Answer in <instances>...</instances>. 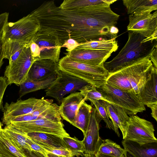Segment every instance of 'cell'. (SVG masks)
<instances>
[{
    "label": "cell",
    "instance_id": "f35d334b",
    "mask_svg": "<svg viewBox=\"0 0 157 157\" xmlns=\"http://www.w3.org/2000/svg\"><path fill=\"white\" fill-rule=\"evenodd\" d=\"M22 152L26 157H46L42 153L33 150L24 149Z\"/></svg>",
    "mask_w": 157,
    "mask_h": 157
},
{
    "label": "cell",
    "instance_id": "7a4b0ae2",
    "mask_svg": "<svg viewBox=\"0 0 157 157\" xmlns=\"http://www.w3.org/2000/svg\"><path fill=\"white\" fill-rule=\"evenodd\" d=\"M145 38L139 34L131 31L128 32V40L123 48L112 60L103 64L104 67L109 74L150 57L154 48L157 46V40L142 43Z\"/></svg>",
    "mask_w": 157,
    "mask_h": 157
},
{
    "label": "cell",
    "instance_id": "f546056e",
    "mask_svg": "<svg viewBox=\"0 0 157 157\" xmlns=\"http://www.w3.org/2000/svg\"><path fill=\"white\" fill-rule=\"evenodd\" d=\"M125 151L124 148L111 140H102L97 153L114 157H121Z\"/></svg>",
    "mask_w": 157,
    "mask_h": 157
},
{
    "label": "cell",
    "instance_id": "5bb4252c",
    "mask_svg": "<svg viewBox=\"0 0 157 157\" xmlns=\"http://www.w3.org/2000/svg\"><path fill=\"white\" fill-rule=\"evenodd\" d=\"M128 31L139 34L145 38L151 35L157 29V11L153 13L130 14L128 16Z\"/></svg>",
    "mask_w": 157,
    "mask_h": 157
},
{
    "label": "cell",
    "instance_id": "f6af8a7d",
    "mask_svg": "<svg viewBox=\"0 0 157 157\" xmlns=\"http://www.w3.org/2000/svg\"><path fill=\"white\" fill-rule=\"evenodd\" d=\"M121 157H135L127 151L125 150Z\"/></svg>",
    "mask_w": 157,
    "mask_h": 157
},
{
    "label": "cell",
    "instance_id": "ba28073f",
    "mask_svg": "<svg viewBox=\"0 0 157 157\" xmlns=\"http://www.w3.org/2000/svg\"><path fill=\"white\" fill-rule=\"evenodd\" d=\"M40 29L38 20L30 13L16 22H8L4 26L2 40L29 44Z\"/></svg>",
    "mask_w": 157,
    "mask_h": 157
},
{
    "label": "cell",
    "instance_id": "30bf717a",
    "mask_svg": "<svg viewBox=\"0 0 157 157\" xmlns=\"http://www.w3.org/2000/svg\"><path fill=\"white\" fill-rule=\"evenodd\" d=\"M155 129L150 121L133 115L129 117L126 134L124 139L140 144L157 142L154 134Z\"/></svg>",
    "mask_w": 157,
    "mask_h": 157
},
{
    "label": "cell",
    "instance_id": "b9f144b4",
    "mask_svg": "<svg viewBox=\"0 0 157 157\" xmlns=\"http://www.w3.org/2000/svg\"><path fill=\"white\" fill-rule=\"evenodd\" d=\"M151 110V116L157 121V104H155L152 105L150 108Z\"/></svg>",
    "mask_w": 157,
    "mask_h": 157
},
{
    "label": "cell",
    "instance_id": "8d00e7d4",
    "mask_svg": "<svg viewBox=\"0 0 157 157\" xmlns=\"http://www.w3.org/2000/svg\"><path fill=\"white\" fill-rule=\"evenodd\" d=\"M9 13L5 12L0 14V40L2 39L5 26L8 22Z\"/></svg>",
    "mask_w": 157,
    "mask_h": 157
},
{
    "label": "cell",
    "instance_id": "8fae6325",
    "mask_svg": "<svg viewBox=\"0 0 157 157\" xmlns=\"http://www.w3.org/2000/svg\"><path fill=\"white\" fill-rule=\"evenodd\" d=\"M52 99L31 98L25 100H19L10 104L6 102L2 109L3 112L2 123L6 124L11 118L31 113L48 104L53 103Z\"/></svg>",
    "mask_w": 157,
    "mask_h": 157
},
{
    "label": "cell",
    "instance_id": "60d3db41",
    "mask_svg": "<svg viewBox=\"0 0 157 157\" xmlns=\"http://www.w3.org/2000/svg\"><path fill=\"white\" fill-rule=\"evenodd\" d=\"M4 59H5V56L3 48V41L2 40H0V68L3 63Z\"/></svg>",
    "mask_w": 157,
    "mask_h": 157
},
{
    "label": "cell",
    "instance_id": "e0dca14e",
    "mask_svg": "<svg viewBox=\"0 0 157 157\" xmlns=\"http://www.w3.org/2000/svg\"><path fill=\"white\" fill-rule=\"evenodd\" d=\"M58 63L50 59H42L33 62L27 79L38 81L44 79L57 73Z\"/></svg>",
    "mask_w": 157,
    "mask_h": 157
},
{
    "label": "cell",
    "instance_id": "5b68a950",
    "mask_svg": "<svg viewBox=\"0 0 157 157\" xmlns=\"http://www.w3.org/2000/svg\"><path fill=\"white\" fill-rule=\"evenodd\" d=\"M61 46L56 35L40 28L29 44L33 62L50 59L58 63Z\"/></svg>",
    "mask_w": 157,
    "mask_h": 157
},
{
    "label": "cell",
    "instance_id": "9c48e42d",
    "mask_svg": "<svg viewBox=\"0 0 157 157\" xmlns=\"http://www.w3.org/2000/svg\"><path fill=\"white\" fill-rule=\"evenodd\" d=\"M89 84L83 79L59 70L56 79L45 90V96L55 98L60 104L65 95L79 91Z\"/></svg>",
    "mask_w": 157,
    "mask_h": 157
},
{
    "label": "cell",
    "instance_id": "3957f363",
    "mask_svg": "<svg viewBox=\"0 0 157 157\" xmlns=\"http://www.w3.org/2000/svg\"><path fill=\"white\" fill-rule=\"evenodd\" d=\"M153 65L149 57L109 74L107 83L121 90L138 94L145 82L147 74Z\"/></svg>",
    "mask_w": 157,
    "mask_h": 157
},
{
    "label": "cell",
    "instance_id": "2e32d148",
    "mask_svg": "<svg viewBox=\"0 0 157 157\" xmlns=\"http://www.w3.org/2000/svg\"><path fill=\"white\" fill-rule=\"evenodd\" d=\"M136 95L140 102L148 107L157 104V68L153 65L148 71L144 85Z\"/></svg>",
    "mask_w": 157,
    "mask_h": 157
},
{
    "label": "cell",
    "instance_id": "603a6c76",
    "mask_svg": "<svg viewBox=\"0 0 157 157\" xmlns=\"http://www.w3.org/2000/svg\"><path fill=\"white\" fill-rule=\"evenodd\" d=\"M58 72L49 78L42 80L35 81L27 79L19 85L20 98L28 93L47 88L57 78Z\"/></svg>",
    "mask_w": 157,
    "mask_h": 157
},
{
    "label": "cell",
    "instance_id": "c3c4849f",
    "mask_svg": "<svg viewBox=\"0 0 157 157\" xmlns=\"http://www.w3.org/2000/svg\"></svg>",
    "mask_w": 157,
    "mask_h": 157
},
{
    "label": "cell",
    "instance_id": "e575fe53",
    "mask_svg": "<svg viewBox=\"0 0 157 157\" xmlns=\"http://www.w3.org/2000/svg\"><path fill=\"white\" fill-rule=\"evenodd\" d=\"M9 85L8 80L5 76H0V109L3 106V98L6 90Z\"/></svg>",
    "mask_w": 157,
    "mask_h": 157
},
{
    "label": "cell",
    "instance_id": "7bdbcfd3",
    "mask_svg": "<svg viewBox=\"0 0 157 157\" xmlns=\"http://www.w3.org/2000/svg\"><path fill=\"white\" fill-rule=\"evenodd\" d=\"M157 40V29L155 30L153 33L148 37L146 38L142 41L144 43L151 40Z\"/></svg>",
    "mask_w": 157,
    "mask_h": 157
},
{
    "label": "cell",
    "instance_id": "8992f818",
    "mask_svg": "<svg viewBox=\"0 0 157 157\" xmlns=\"http://www.w3.org/2000/svg\"><path fill=\"white\" fill-rule=\"evenodd\" d=\"M8 124L26 134L39 132L54 134L61 137L70 136L64 128L59 110L35 120L11 122Z\"/></svg>",
    "mask_w": 157,
    "mask_h": 157
},
{
    "label": "cell",
    "instance_id": "836d02e7",
    "mask_svg": "<svg viewBox=\"0 0 157 157\" xmlns=\"http://www.w3.org/2000/svg\"><path fill=\"white\" fill-rule=\"evenodd\" d=\"M41 147L48 152L65 157H73L71 152L67 149H52L44 147Z\"/></svg>",
    "mask_w": 157,
    "mask_h": 157
},
{
    "label": "cell",
    "instance_id": "ee69618b",
    "mask_svg": "<svg viewBox=\"0 0 157 157\" xmlns=\"http://www.w3.org/2000/svg\"><path fill=\"white\" fill-rule=\"evenodd\" d=\"M118 32V29L115 26H112L110 27L109 32L111 34L117 36V34Z\"/></svg>",
    "mask_w": 157,
    "mask_h": 157
},
{
    "label": "cell",
    "instance_id": "ab89813d",
    "mask_svg": "<svg viewBox=\"0 0 157 157\" xmlns=\"http://www.w3.org/2000/svg\"><path fill=\"white\" fill-rule=\"evenodd\" d=\"M149 59L154 66L157 68V46L154 48L149 57Z\"/></svg>",
    "mask_w": 157,
    "mask_h": 157
},
{
    "label": "cell",
    "instance_id": "7402d4cb",
    "mask_svg": "<svg viewBox=\"0 0 157 157\" xmlns=\"http://www.w3.org/2000/svg\"><path fill=\"white\" fill-rule=\"evenodd\" d=\"M128 14L151 13L157 10V0H123Z\"/></svg>",
    "mask_w": 157,
    "mask_h": 157
},
{
    "label": "cell",
    "instance_id": "d6a6232c",
    "mask_svg": "<svg viewBox=\"0 0 157 157\" xmlns=\"http://www.w3.org/2000/svg\"><path fill=\"white\" fill-rule=\"evenodd\" d=\"M91 105H94L97 109L102 120L105 122L107 128L114 131L113 124L109 117L106 107L102 100H98L91 103Z\"/></svg>",
    "mask_w": 157,
    "mask_h": 157
},
{
    "label": "cell",
    "instance_id": "bcb514c9",
    "mask_svg": "<svg viewBox=\"0 0 157 157\" xmlns=\"http://www.w3.org/2000/svg\"><path fill=\"white\" fill-rule=\"evenodd\" d=\"M47 157H65L64 156L57 155L48 152H47Z\"/></svg>",
    "mask_w": 157,
    "mask_h": 157
},
{
    "label": "cell",
    "instance_id": "52a82bcc",
    "mask_svg": "<svg viewBox=\"0 0 157 157\" xmlns=\"http://www.w3.org/2000/svg\"><path fill=\"white\" fill-rule=\"evenodd\" d=\"M96 89L108 102L121 107L129 117L146 110L145 106L140 102L136 94L133 91L121 90L106 82Z\"/></svg>",
    "mask_w": 157,
    "mask_h": 157
},
{
    "label": "cell",
    "instance_id": "9a60e30c",
    "mask_svg": "<svg viewBox=\"0 0 157 157\" xmlns=\"http://www.w3.org/2000/svg\"><path fill=\"white\" fill-rule=\"evenodd\" d=\"M113 52L106 50H73L66 53L71 59L78 62L94 66L103 65Z\"/></svg>",
    "mask_w": 157,
    "mask_h": 157
},
{
    "label": "cell",
    "instance_id": "7dc6e473",
    "mask_svg": "<svg viewBox=\"0 0 157 157\" xmlns=\"http://www.w3.org/2000/svg\"><path fill=\"white\" fill-rule=\"evenodd\" d=\"M95 157H114L113 156L104 155L101 153H97L95 155Z\"/></svg>",
    "mask_w": 157,
    "mask_h": 157
},
{
    "label": "cell",
    "instance_id": "7c38bea8",
    "mask_svg": "<svg viewBox=\"0 0 157 157\" xmlns=\"http://www.w3.org/2000/svg\"><path fill=\"white\" fill-rule=\"evenodd\" d=\"M33 61L29 46L26 47L17 59L6 67L4 76L9 85L19 86L27 78Z\"/></svg>",
    "mask_w": 157,
    "mask_h": 157
},
{
    "label": "cell",
    "instance_id": "484cf974",
    "mask_svg": "<svg viewBox=\"0 0 157 157\" xmlns=\"http://www.w3.org/2000/svg\"><path fill=\"white\" fill-rule=\"evenodd\" d=\"M0 121V157H26L17 149L5 134Z\"/></svg>",
    "mask_w": 157,
    "mask_h": 157
},
{
    "label": "cell",
    "instance_id": "74e56055",
    "mask_svg": "<svg viewBox=\"0 0 157 157\" xmlns=\"http://www.w3.org/2000/svg\"><path fill=\"white\" fill-rule=\"evenodd\" d=\"M79 44L75 40L70 38L64 42L62 45L61 48H66V50L68 52H69L74 50L79 45Z\"/></svg>",
    "mask_w": 157,
    "mask_h": 157
},
{
    "label": "cell",
    "instance_id": "ac0fdd59",
    "mask_svg": "<svg viewBox=\"0 0 157 157\" xmlns=\"http://www.w3.org/2000/svg\"><path fill=\"white\" fill-rule=\"evenodd\" d=\"M103 101L107 111L109 117L112 121L114 129V131L119 137L118 129L121 132L123 140L127 133L128 122L129 117L125 110L121 107L113 104Z\"/></svg>",
    "mask_w": 157,
    "mask_h": 157
},
{
    "label": "cell",
    "instance_id": "44dd1931",
    "mask_svg": "<svg viewBox=\"0 0 157 157\" xmlns=\"http://www.w3.org/2000/svg\"><path fill=\"white\" fill-rule=\"evenodd\" d=\"M27 136L41 147L52 149H67L62 137L51 134L32 132L26 134Z\"/></svg>",
    "mask_w": 157,
    "mask_h": 157
},
{
    "label": "cell",
    "instance_id": "d590c367",
    "mask_svg": "<svg viewBox=\"0 0 157 157\" xmlns=\"http://www.w3.org/2000/svg\"><path fill=\"white\" fill-rule=\"evenodd\" d=\"M27 144L30 146L33 150L41 153L47 157V152L41 146L33 141L27 136L26 140Z\"/></svg>",
    "mask_w": 157,
    "mask_h": 157
},
{
    "label": "cell",
    "instance_id": "4fadbf2b",
    "mask_svg": "<svg viewBox=\"0 0 157 157\" xmlns=\"http://www.w3.org/2000/svg\"><path fill=\"white\" fill-rule=\"evenodd\" d=\"M102 120L97 109L92 108L89 123L83 142L85 148L84 157H95L102 142L99 136V124Z\"/></svg>",
    "mask_w": 157,
    "mask_h": 157
},
{
    "label": "cell",
    "instance_id": "cb8c5ba5",
    "mask_svg": "<svg viewBox=\"0 0 157 157\" xmlns=\"http://www.w3.org/2000/svg\"><path fill=\"white\" fill-rule=\"evenodd\" d=\"M93 107L84 100L80 104L71 124L80 129L84 135L86 131Z\"/></svg>",
    "mask_w": 157,
    "mask_h": 157
},
{
    "label": "cell",
    "instance_id": "4dcf8cb0",
    "mask_svg": "<svg viewBox=\"0 0 157 157\" xmlns=\"http://www.w3.org/2000/svg\"><path fill=\"white\" fill-rule=\"evenodd\" d=\"M62 138L67 149L71 152L73 157L83 156L85 148L83 140L80 141L75 137L70 136Z\"/></svg>",
    "mask_w": 157,
    "mask_h": 157
},
{
    "label": "cell",
    "instance_id": "ffe728a7",
    "mask_svg": "<svg viewBox=\"0 0 157 157\" xmlns=\"http://www.w3.org/2000/svg\"><path fill=\"white\" fill-rule=\"evenodd\" d=\"M122 144L125 150L135 157H157V142L140 144L135 142L123 140Z\"/></svg>",
    "mask_w": 157,
    "mask_h": 157
},
{
    "label": "cell",
    "instance_id": "d6986e66",
    "mask_svg": "<svg viewBox=\"0 0 157 157\" xmlns=\"http://www.w3.org/2000/svg\"><path fill=\"white\" fill-rule=\"evenodd\" d=\"M84 100L80 92L71 93L63 98L59 106V113L61 118L71 124L79 106Z\"/></svg>",
    "mask_w": 157,
    "mask_h": 157
},
{
    "label": "cell",
    "instance_id": "f1b7e54d",
    "mask_svg": "<svg viewBox=\"0 0 157 157\" xmlns=\"http://www.w3.org/2000/svg\"><path fill=\"white\" fill-rule=\"evenodd\" d=\"M117 0H65L59 6L62 9L71 10L103 4L111 5Z\"/></svg>",
    "mask_w": 157,
    "mask_h": 157
},
{
    "label": "cell",
    "instance_id": "83f0119b",
    "mask_svg": "<svg viewBox=\"0 0 157 157\" xmlns=\"http://www.w3.org/2000/svg\"><path fill=\"white\" fill-rule=\"evenodd\" d=\"M3 41L5 59L9 60V64L11 63L16 60L25 48L29 46V44L16 41Z\"/></svg>",
    "mask_w": 157,
    "mask_h": 157
},
{
    "label": "cell",
    "instance_id": "4316f807",
    "mask_svg": "<svg viewBox=\"0 0 157 157\" xmlns=\"http://www.w3.org/2000/svg\"><path fill=\"white\" fill-rule=\"evenodd\" d=\"M118 45L116 38L109 40H102L87 41L79 44L73 50H106L114 52L117 50Z\"/></svg>",
    "mask_w": 157,
    "mask_h": 157
},
{
    "label": "cell",
    "instance_id": "277c9868",
    "mask_svg": "<svg viewBox=\"0 0 157 157\" xmlns=\"http://www.w3.org/2000/svg\"><path fill=\"white\" fill-rule=\"evenodd\" d=\"M59 70L83 79L98 88L103 85L109 75L103 65L94 66L73 60L67 55L58 62Z\"/></svg>",
    "mask_w": 157,
    "mask_h": 157
},
{
    "label": "cell",
    "instance_id": "d4e9b609",
    "mask_svg": "<svg viewBox=\"0 0 157 157\" xmlns=\"http://www.w3.org/2000/svg\"><path fill=\"white\" fill-rule=\"evenodd\" d=\"M3 131L8 138L18 150L22 151L24 149L32 150L26 141L27 135L10 124L6 125Z\"/></svg>",
    "mask_w": 157,
    "mask_h": 157
},
{
    "label": "cell",
    "instance_id": "1f68e13d",
    "mask_svg": "<svg viewBox=\"0 0 157 157\" xmlns=\"http://www.w3.org/2000/svg\"><path fill=\"white\" fill-rule=\"evenodd\" d=\"M85 101H89L91 103L98 100H102L108 102L96 87L90 84L87 85L79 90Z\"/></svg>",
    "mask_w": 157,
    "mask_h": 157
},
{
    "label": "cell",
    "instance_id": "6da1fadb",
    "mask_svg": "<svg viewBox=\"0 0 157 157\" xmlns=\"http://www.w3.org/2000/svg\"><path fill=\"white\" fill-rule=\"evenodd\" d=\"M110 5L103 4L64 10L54 1H46L30 13L39 21L40 28L56 35L62 45L69 39L79 44L116 38L109 30L120 16Z\"/></svg>",
    "mask_w": 157,
    "mask_h": 157
}]
</instances>
